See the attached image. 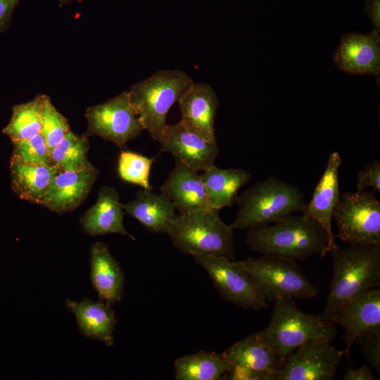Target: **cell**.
<instances>
[{
    "mask_svg": "<svg viewBox=\"0 0 380 380\" xmlns=\"http://www.w3.org/2000/svg\"><path fill=\"white\" fill-rule=\"evenodd\" d=\"M11 187L20 199L42 205L51 182L58 169L51 165L25 163L12 156L10 160Z\"/></svg>",
    "mask_w": 380,
    "mask_h": 380,
    "instance_id": "24",
    "label": "cell"
},
{
    "mask_svg": "<svg viewBox=\"0 0 380 380\" xmlns=\"http://www.w3.org/2000/svg\"><path fill=\"white\" fill-rule=\"evenodd\" d=\"M99 175L93 164L77 171L58 170L42 205L60 215L74 210L87 198Z\"/></svg>",
    "mask_w": 380,
    "mask_h": 380,
    "instance_id": "13",
    "label": "cell"
},
{
    "mask_svg": "<svg viewBox=\"0 0 380 380\" xmlns=\"http://www.w3.org/2000/svg\"><path fill=\"white\" fill-rule=\"evenodd\" d=\"M328 253L331 258L333 274L320 317L334 324V319L350 303L380 286V246L336 245Z\"/></svg>",
    "mask_w": 380,
    "mask_h": 380,
    "instance_id": "1",
    "label": "cell"
},
{
    "mask_svg": "<svg viewBox=\"0 0 380 380\" xmlns=\"http://www.w3.org/2000/svg\"><path fill=\"white\" fill-rule=\"evenodd\" d=\"M125 213L137 220L155 233L167 234L172 221L177 216L173 202L163 194L141 189L134 199L123 204Z\"/></svg>",
    "mask_w": 380,
    "mask_h": 380,
    "instance_id": "23",
    "label": "cell"
},
{
    "mask_svg": "<svg viewBox=\"0 0 380 380\" xmlns=\"http://www.w3.org/2000/svg\"><path fill=\"white\" fill-rule=\"evenodd\" d=\"M158 141L162 151L171 153L176 160L197 172L215 165L219 153L217 141L207 140L180 121L167 125Z\"/></svg>",
    "mask_w": 380,
    "mask_h": 380,
    "instance_id": "12",
    "label": "cell"
},
{
    "mask_svg": "<svg viewBox=\"0 0 380 380\" xmlns=\"http://www.w3.org/2000/svg\"><path fill=\"white\" fill-rule=\"evenodd\" d=\"M20 0H0V33L9 26L12 14Z\"/></svg>",
    "mask_w": 380,
    "mask_h": 380,
    "instance_id": "35",
    "label": "cell"
},
{
    "mask_svg": "<svg viewBox=\"0 0 380 380\" xmlns=\"http://www.w3.org/2000/svg\"><path fill=\"white\" fill-rule=\"evenodd\" d=\"M232 367L221 353L204 350L182 356L174 362L177 380H219Z\"/></svg>",
    "mask_w": 380,
    "mask_h": 380,
    "instance_id": "26",
    "label": "cell"
},
{
    "mask_svg": "<svg viewBox=\"0 0 380 380\" xmlns=\"http://www.w3.org/2000/svg\"><path fill=\"white\" fill-rule=\"evenodd\" d=\"M336 67L347 73L379 75L380 37L370 34L350 33L343 36L334 56Z\"/></svg>",
    "mask_w": 380,
    "mask_h": 380,
    "instance_id": "16",
    "label": "cell"
},
{
    "mask_svg": "<svg viewBox=\"0 0 380 380\" xmlns=\"http://www.w3.org/2000/svg\"><path fill=\"white\" fill-rule=\"evenodd\" d=\"M43 95L13 106L10 121L2 130L11 141L26 139L41 132Z\"/></svg>",
    "mask_w": 380,
    "mask_h": 380,
    "instance_id": "28",
    "label": "cell"
},
{
    "mask_svg": "<svg viewBox=\"0 0 380 380\" xmlns=\"http://www.w3.org/2000/svg\"><path fill=\"white\" fill-rule=\"evenodd\" d=\"M90 278L100 300L113 305L122 300L125 275L120 264L102 242L89 248Z\"/></svg>",
    "mask_w": 380,
    "mask_h": 380,
    "instance_id": "20",
    "label": "cell"
},
{
    "mask_svg": "<svg viewBox=\"0 0 380 380\" xmlns=\"http://www.w3.org/2000/svg\"><path fill=\"white\" fill-rule=\"evenodd\" d=\"M221 355L232 367H245L270 375L274 380L276 374L284 364L258 331L236 341Z\"/></svg>",
    "mask_w": 380,
    "mask_h": 380,
    "instance_id": "21",
    "label": "cell"
},
{
    "mask_svg": "<svg viewBox=\"0 0 380 380\" xmlns=\"http://www.w3.org/2000/svg\"><path fill=\"white\" fill-rule=\"evenodd\" d=\"M70 130L68 120L53 106L50 97L44 94L41 133L50 152Z\"/></svg>",
    "mask_w": 380,
    "mask_h": 380,
    "instance_id": "30",
    "label": "cell"
},
{
    "mask_svg": "<svg viewBox=\"0 0 380 380\" xmlns=\"http://www.w3.org/2000/svg\"><path fill=\"white\" fill-rule=\"evenodd\" d=\"M238 211L231 227L233 229L277 222L302 211L305 196L295 184L277 177H269L244 191L237 200Z\"/></svg>",
    "mask_w": 380,
    "mask_h": 380,
    "instance_id": "3",
    "label": "cell"
},
{
    "mask_svg": "<svg viewBox=\"0 0 380 380\" xmlns=\"http://www.w3.org/2000/svg\"><path fill=\"white\" fill-rule=\"evenodd\" d=\"M222 379L229 380H274L273 376L256 372L251 369L234 366L232 370L224 374Z\"/></svg>",
    "mask_w": 380,
    "mask_h": 380,
    "instance_id": "34",
    "label": "cell"
},
{
    "mask_svg": "<svg viewBox=\"0 0 380 380\" xmlns=\"http://www.w3.org/2000/svg\"><path fill=\"white\" fill-rule=\"evenodd\" d=\"M341 154L333 151L328 158L326 168L314 189L312 198L302 210V215L316 221L329 239V252L336 245L332 230V214L339 201V168Z\"/></svg>",
    "mask_w": 380,
    "mask_h": 380,
    "instance_id": "14",
    "label": "cell"
},
{
    "mask_svg": "<svg viewBox=\"0 0 380 380\" xmlns=\"http://www.w3.org/2000/svg\"><path fill=\"white\" fill-rule=\"evenodd\" d=\"M369 10V15L374 25L373 31L379 33V0H372Z\"/></svg>",
    "mask_w": 380,
    "mask_h": 380,
    "instance_id": "37",
    "label": "cell"
},
{
    "mask_svg": "<svg viewBox=\"0 0 380 380\" xmlns=\"http://www.w3.org/2000/svg\"><path fill=\"white\" fill-rule=\"evenodd\" d=\"M154 158L129 151H122L118 162V175L127 182L151 191L149 175Z\"/></svg>",
    "mask_w": 380,
    "mask_h": 380,
    "instance_id": "29",
    "label": "cell"
},
{
    "mask_svg": "<svg viewBox=\"0 0 380 380\" xmlns=\"http://www.w3.org/2000/svg\"><path fill=\"white\" fill-rule=\"evenodd\" d=\"M332 219L341 241L380 246V202L374 192L341 194Z\"/></svg>",
    "mask_w": 380,
    "mask_h": 380,
    "instance_id": "8",
    "label": "cell"
},
{
    "mask_svg": "<svg viewBox=\"0 0 380 380\" xmlns=\"http://www.w3.org/2000/svg\"><path fill=\"white\" fill-rule=\"evenodd\" d=\"M193 258L205 270L219 294L227 302L256 311L268 308L267 300L236 260L213 255Z\"/></svg>",
    "mask_w": 380,
    "mask_h": 380,
    "instance_id": "9",
    "label": "cell"
},
{
    "mask_svg": "<svg viewBox=\"0 0 380 380\" xmlns=\"http://www.w3.org/2000/svg\"><path fill=\"white\" fill-rule=\"evenodd\" d=\"M12 156L20 160L30 164L51 165L50 151L41 132L26 139L12 141Z\"/></svg>",
    "mask_w": 380,
    "mask_h": 380,
    "instance_id": "31",
    "label": "cell"
},
{
    "mask_svg": "<svg viewBox=\"0 0 380 380\" xmlns=\"http://www.w3.org/2000/svg\"><path fill=\"white\" fill-rule=\"evenodd\" d=\"M160 191L173 202L179 215L211 208L201 174L178 160Z\"/></svg>",
    "mask_w": 380,
    "mask_h": 380,
    "instance_id": "18",
    "label": "cell"
},
{
    "mask_svg": "<svg viewBox=\"0 0 380 380\" xmlns=\"http://www.w3.org/2000/svg\"><path fill=\"white\" fill-rule=\"evenodd\" d=\"M194 82L183 70H162L134 84L127 91L143 129L153 139L159 140L167 125L169 110Z\"/></svg>",
    "mask_w": 380,
    "mask_h": 380,
    "instance_id": "4",
    "label": "cell"
},
{
    "mask_svg": "<svg viewBox=\"0 0 380 380\" xmlns=\"http://www.w3.org/2000/svg\"><path fill=\"white\" fill-rule=\"evenodd\" d=\"M65 305L75 315L78 329L84 336L103 342L107 346H113L118 318L112 305L87 298L80 302L68 299Z\"/></svg>",
    "mask_w": 380,
    "mask_h": 380,
    "instance_id": "22",
    "label": "cell"
},
{
    "mask_svg": "<svg viewBox=\"0 0 380 380\" xmlns=\"http://www.w3.org/2000/svg\"><path fill=\"white\" fill-rule=\"evenodd\" d=\"M72 1L73 0H58V5L60 6V7H63L72 3Z\"/></svg>",
    "mask_w": 380,
    "mask_h": 380,
    "instance_id": "38",
    "label": "cell"
},
{
    "mask_svg": "<svg viewBox=\"0 0 380 380\" xmlns=\"http://www.w3.org/2000/svg\"><path fill=\"white\" fill-rule=\"evenodd\" d=\"M88 137L71 129L50 152L51 165L59 170H81L91 165L88 159Z\"/></svg>",
    "mask_w": 380,
    "mask_h": 380,
    "instance_id": "27",
    "label": "cell"
},
{
    "mask_svg": "<svg viewBox=\"0 0 380 380\" xmlns=\"http://www.w3.org/2000/svg\"><path fill=\"white\" fill-rule=\"evenodd\" d=\"M233 230L220 218L218 210L210 208L177 215L170 223L167 234L173 246L183 253L234 260Z\"/></svg>",
    "mask_w": 380,
    "mask_h": 380,
    "instance_id": "5",
    "label": "cell"
},
{
    "mask_svg": "<svg viewBox=\"0 0 380 380\" xmlns=\"http://www.w3.org/2000/svg\"><path fill=\"white\" fill-rule=\"evenodd\" d=\"M124 215L118 191L105 186L99 190L95 203L81 217L80 223L83 232L91 236L119 234L135 240L125 227Z\"/></svg>",
    "mask_w": 380,
    "mask_h": 380,
    "instance_id": "19",
    "label": "cell"
},
{
    "mask_svg": "<svg viewBox=\"0 0 380 380\" xmlns=\"http://www.w3.org/2000/svg\"><path fill=\"white\" fill-rule=\"evenodd\" d=\"M372 187L380 192V162L373 160L357 173L356 191H362Z\"/></svg>",
    "mask_w": 380,
    "mask_h": 380,
    "instance_id": "33",
    "label": "cell"
},
{
    "mask_svg": "<svg viewBox=\"0 0 380 380\" xmlns=\"http://www.w3.org/2000/svg\"><path fill=\"white\" fill-rule=\"evenodd\" d=\"M236 262L248 272L267 300L308 299L319 293L295 260L263 254Z\"/></svg>",
    "mask_w": 380,
    "mask_h": 380,
    "instance_id": "7",
    "label": "cell"
},
{
    "mask_svg": "<svg viewBox=\"0 0 380 380\" xmlns=\"http://www.w3.org/2000/svg\"><path fill=\"white\" fill-rule=\"evenodd\" d=\"M177 103L184 125L207 140L217 141L214 123L219 100L210 84L194 82Z\"/></svg>",
    "mask_w": 380,
    "mask_h": 380,
    "instance_id": "15",
    "label": "cell"
},
{
    "mask_svg": "<svg viewBox=\"0 0 380 380\" xmlns=\"http://www.w3.org/2000/svg\"><path fill=\"white\" fill-rule=\"evenodd\" d=\"M246 242L251 251L295 260L329 253V239L315 220L290 215L277 222L247 229Z\"/></svg>",
    "mask_w": 380,
    "mask_h": 380,
    "instance_id": "2",
    "label": "cell"
},
{
    "mask_svg": "<svg viewBox=\"0 0 380 380\" xmlns=\"http://www.w3.org/2000/svg\"><path fill=\"white\" fill-rule=\"evenodd\" d=\"M201 176L210 208L218 210L236 203L239 190L251 179V174L246 170L223 169L215 165L203 171Z\"/></svg>",
    "mask_w": 380,
    "mask_h": 380,
    "instance_id": "25",
    "label": "cell"
},
{
    "mask_svg": "<svg viewBox=\"0 0 380 380\" xmlns=\"http://www.w3.org/2000/svg\"><path fill=\"white\" fill-rule=\"evenodd\" d=\"M344 330V355L348 358L353 344L363 334L380 330V288L371 289L350 303L333 320Z\"/></svg>",
    "mask_w": 380,
    "mask_h": 380,
    "instance_id": "17",
    "label": "cell"
},
{
    "mask_svg": "<svg viewBox=\"0 0 380 380\" xmlns=\"http://www.w3.org/2000/svg\"><path fill=\"white\" fill-rule=\"evenodd\" d=\"M88 137L98 136L120 147L135 139L144 130L131 104L127 91L89 107L85 112Z\"/></svg>",
    "mask_w": 380,
    "mask_h": 380,
    "instance_id": "10",
    "label": "cell"
},
{
    "mask_svg": "<svg viewBox=\"0 0 380 380\" xmlns=\"http://www.w3.org/2000/svg\"><path fill=\"white\" fill-rule=\"evenodd\" d=\"M335 326L324 321L320 315L303 312L294 300L279 298L274 300L269 324L258 333L284 362L291 353L309 340L328 338L334 341Z\"/></svg>",
    "mask_w": 380,
    "mask_h": 380,
    "instance_id": "6",
    "label": "cell"
},
{
    "mask_svg": "<svg viewBox=\"0 0 380 380\" xmlns=\"http://www.w3.org/2000/svg\"><path fill=\"white\" fill-rule=\"evenodd\" d=\"M328 338L311 339L286 359L276 380H333L344 355Z\"/></svg>",
    "mask_w": 380,
    "mask_h": 380,
    "instance_id": "11",
    "label": "cell"
},
{
    "mask_svg": "<svg viewBox=\"0 0 380 380\" xmlns=\"http://www.w3.org/2000/svg\"><path fill=\"white\" fill-rule=\"evenodd\" d=\"M361 347L362 355L370 367L380 372V330L366 333L356 341Z\"/></svg>",
    "mask_w": 380,
    "mask_h": 380,
    "instance_id": "32",
    "label": "cell"
},
{
    "mask_svg": "<svg viewBox=\"0 0 380 380\" xmlns=\"http://www.w3.org/2000/svg\"><path fill=\"white\" fill-rule=\"evenodd\" d=\"M342 379L343 380H374L375 378L372 367L364 365L359 368L349 367Z\"/></svg>",
    "mask_w": 380,
    "mask_h": 380,
    "instance_id": "36",
    "label": "cell"
}]
</instances>
